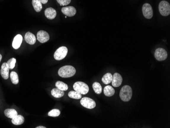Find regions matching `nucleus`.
<instances>
[{
  "label": "nucleus",
  "mask_w": 170,
  "mask_h": 128,
  "mask_svg": "<svg viewBox=\"0 0 170 128\" xmlns=\"http://www.w3.org/2000/svg\"><path fill=\"white\" fill-rule=\"evenodd\" d=\"M122 81H123L122 77L119 73L116 72L113 76L112 83L113 86L115 87L120 86V85H121Z\"/></svg>",
  "instance_id": "nucleus-11"
},
{
  "label": "nucleus",
  "mask_w": 170,
  "mask_h": 128,
  "mask_svg": "<svg viewBox=\"0 0 170 128\" xmlns=\"http://www.w3.org/2000/svg\"><path fill=\"white\" fill-rule=\"evenodd\" d=\"M57 2L61 6H66L70 4L71 0H57Z\"/></svg>",
  "instance_id": "nucleus-28"
},
{
  "label": "nucleus",
  "mask_w": 170,
  "mask_h": 128,
  "mask_svg": "<svg viewBox=\"0 0 170 128\" xmlns=\"http://www.w3.org/2000/svg\"><path fill=\"white\" fill-rule=\"evenodd\" d=\"M154 56L156 59L161 61L166 59L168 57V54L166 50L163 48H158L154 53Z\"/></svg>",
  "instance_id": "nucleus-7"
},
{
  "label": "nucleus",
  "mask_w": 170,
  "mask_h": 128,
  "mask_svg": "<svg viewBox=\"0 0 170 128\" xmlns=\"http://www.w3.org/2000/svg\"><path fill=\"white\" fill-rule=\"evenodd\" d=\"M68 53V49L64 46L57 49L54 54V58L57 60H61L65 58Z\"/></svg>",
  "instance_id": "nucleus-5"
},
{
  "label": "nucleus",
  "mask_w": 170,
  "mask_h": 128,
  "mask_svg": "<svg viewBox=\"0 0 170 128\" xmlns=\"http://www.w3.org/2000/svg\"><path fill=\"white\" fill-rule=\"evenodd\" d=\"M51 94L54 97L56 98H60L64 95V92L63 90H60L58 88H55L52 90Z\"/></svg>",
  "instance_id": "nucleus-19"
},
{
  "label": "nucleus",
  "mask_w": 170,
  "mask_h": 128,
  "mask_svg": "<svg viewBox=\"0 0 170 128\" xmlns=\"http://www.w3.org/2000/svg\"><path fill=\"white\" fill-rule=\"evenodd\" d=\"M81 104L85 108L89 109H92L96 106V103L95 102L89 97H83L81 100Z\"/></svg>",
  "instance_id": "nucleus-6"
},
{
  "label": "nucleus",
  "mask_w": 170,
  "mask_h": 128,
  "mask_svg": "<svg viewBox=\"0 0 170 128\" xmlns=\"http://www.w3.org/2000/svg\"><path fill=\"white\" fill-rule=\"evenodd\" d=\"M39 1L41 2L42 4H45L46 3H47V2H48V0H39Z\"/></svg>",
  "instance_id": "nucleus-29"
},
{
  "label": "nucleus",
  "mask_w": 170,
  "mask_h": 128,
  "mask_svg": "<svg viewBox=\"0 0 170 128\" xmlns=\"http://www.w3.org/2000/svg\"><path fill=\"white\" fill-rule=\"evenodd\" d=\"M76 70L74 67L71 65H65L61 67L58 70V75L62 78H69L74 76Z\"/></svg>",
  "instance_id": "nucleus-1"
},
{
  "label": "nucleus",
  "mask_w": 170,
  "mask_h": 128,
  "mask_svg": "<svg viewBox=\"0 0 170 128\" xmlns=\"http://www.w3.org/2000/svg\"><path fill=\"white\" fill-rule=\"evenodd\" d=\"M16 60L15 58H11L10 59H9L6 63L7 64L8 67L9 69H12L15 67V63H16Z\"/></svg>",
  "instance_id": "nucleus-27"
},
{
  "label": "nucleus",
  "mask_w": 170,
  "mask_h": 128,
  "mask_svg": "<svg viewBox=\"0 0 170 128\" xmlns=\"http://www.w3.org/2000/svg\"><path fill=\"white\" fill-rule=\"evenodd\" d=\"M159 12L163 16H168L170 14V5L166 1H162L158 6Z\"/></svg>",
  "instance_id": "nucleus-4"
},
{
  "label": "nucleus",
  "mask_w": 170,
  "mask_h": 128,
  "mask_svg": "<svg viewBox=\"0 0 170 128\" xmlns=\"http://www.w3.org/2000/svg\"><path fill=\"white\" fill-rule=\"evenodd\" d=\"M23 37L20 34L17 35L15 36L12 42V47L15 49H18L22 43Z\"/></svg>",
  "instance_id": "nucleus-15"
},
{
  "label": "nucleus",
  "mask_w": 170,
  "mask_h": 128,
  "mask_svg": "<svg viewBox=\"0 0 170 128\" xmlns=\"http://www.w3.org/2000/svg\"><path fill=\"white\" fill-rule=\"evenodd\" d=\"M93 89L95 92L98 94H101L102 91V88L100 84L98 82H94L92 85Z\"/></svg>",
  "instance_id": "nucleus-22"
},
{
  "label": "nucleus",
  "mask_w": 170,
  "mask_h": 128,
  "mask_svg": "<svg viewBox=\"0 0 170 128\" xmlns=\"http://www.w3.org/2000/svg\"><path fill=\"white\" fill-rule=\"evenodd\" d=\"M9 69L6 62H4L1 67V74L3 78L4 79L7 80L9 77Z\"/></svg>",
  "instance_id": "nucleus-13"
},
{
  "label": "nucleus",
  "mask_w": 170,
  "mask_h": 128,
  "mask_svg": "<svg viewBox=\"0 0 170 128\" xmlns=\"http://www.w3.org/2000/svg\"><path fill=\"white\" fill-rule=\"evenodd\" d=\"M4 114H5L6 116H7L10 118H11V119L14 118L16 116H17V112L16 110L13 109H6L4 111Z\"/></svg>",
  "instance_id": "nucleus-17"
},
{
  "label": "nucleus",
  "mask_w": 170,
  "mask_h": 128,
  "mask_svg": "<svg viewBox=\"0 0 170 128\" xmlns=\"http://www.w3.org/2000/svg\"><path fill=\"white\" fill-rule=\"evenodd\" d=\"M36 128H46V127H44V126H38V127H36Z\"/></svg>",
  "instance_id": "nucleus-30"
},
{
  "label": "nucleus",
  "mask_w": 170,
  "mask_h": 128,
  "mask_svg": "<svg viewBox=\"0 0 170 128\" xmlns=\"http://www.w3.org/2000/svg\"><path fill=\"white\" fill-rule=\"evenodd\" d=\"M25 42L31 45L35 44L36 41V38L34 35L29 32L25 34Z\"/></svg>",
  "instance_id": "nucleus-14"
},
{
  "label": "nucleus",
  "mask_w": 170,
  "mask_h": 128,
  "mask_svg": "<svg viewBox=\"0 0 170 128\" xmlns=\"http://www.w3.org/2000/svg\"><path fill=\"white\" fill-rule=\"evenodd\" d=\"M37 38L41 43H44L49 39V35L46 31L41 30L37 33Z\"/></svg>",
  "instance_id": "nucleus-9"
},
{
  "label": "nucleus",
  "mask_w": 170,
  "mask_h": 128,
  "mask_svg": "<svg viewBox=\"0 0 170 128\" xmlns=\"http://www.w3.org/2000/svg\"><path fill=\"white\" fill-rule=\"evenodd\" d=\"M132 90L131 87L125 85L122 88L120 92V97L124 102H129L132 97Z\"/></svg>",
  "instance_id": "nucleus-2"
},
{
  "label": "nucleus",
  "mask_w": 170,
  "mask_h": 128,
  "mask_svg": "<svg viewBox=\"0 0 170 128\" xmlns=\"http://www.w3.org/2000/svg\"><path fill=\"white\" fill-rule=\"evenodd\" d=\"M32 3L33 6L35 11L37 12H39L41 10L42 8L41 2L39 1V0H32Z\"/></svg>",
  "instance_id": "nucleus-20"
},
{
  "label": "nucleus",
  "mask_w": 170,
  "mask_h": 128,
  "mask_svg": "<svg viewBox=\"0 0 170 128\" xmlns=\"http://www.w3.org/2000/svg\"><path fill=\"white\" fill-rule=\"evenodd\" d=\"M44 14L45 16L49 20H53L56 16V10L53 8H48L45 9Z\"/></svg>",
  "instance_id": "nucleus-12"
},
{
  "label": "nucleus",
  "mask_w": 170,
  "mask_h": 128,
  "mask_svg": "<svg viewBox=\"0 0 170 128\" xmlns=\"http://www.w3.org/2000/svg\"><path fill=\"white\" fill-rule=\"evenodd\" d=\"M103 92H104V94L105 96L110 97H112L114 95L115 92V91L112 86L108 85L104 88Z\"/></svg>",
  "instance_id": "nucleus-16"
},
{
  "label": "nucleus",
  "mask_w": 170,
  "mask_h": 128,
  "mask_svg": "<svg viewBox=\"0 0 170 128\" xmlns=\"http://www.w3.org/2000/svg\"><path fill=\"white\" fill-rule=\"evenodd\" d=\"M68 97L73 99H81V94L76 91H71L68 93Z\"/></svg>",
  "instance_id": "nucleus-24"
},
{
  "label": "nucleus",
  "mask_w": 170,
  "mask_h": 128,
  "mask_svg": "<svg viewBox=\"0 0 170 128\" xmlns=\"http://www.w3.org/2000/svg\"><path fill=\"white\" fill-rule=\"evenodd\" d=\"M56 86L57 87V88L63 91H66L68 89V86L66 84H65L63 82L59 81L57 82L56 83Z\"/></svg>",
  "instance_id": "nucleus-23"
},
{
  "label": "nucleus",
  "mask_w": 170,
  "mask_h": 128,
  "mask_svg": "<svg viewBox=\"0 0 170 128\" xmlns=\"http://www.w3.org/2000/svg\"><path fill=\"white\" fill-rule=\"evenodd\" d=\"M10 79H11V82L14 84H17L19 82L18 79V76L17 74L15 72H12L10 74Z\"/></svg>",
  "instance_id": "nucleus-25"
},
{
  "label": "nucleus",
  "mask_w": 170,
  "mask_h": 128,
  "mask_svg": "<svg viewBox=\"0 0 170 128\" xmlns=\"http://www.w3.org/2000/svg\"><path fill=\"white\" fill-rule=\"evenodd\" d=\"M2 56L0 54V62L1 61V60H2Z\"/></svg>",
  "instance_id": "nucleus-31"
},
{
  "label": "nucleus",
  "mask_w": 170,
  "mask_h": 128,
  "mask_svg": "<svg viewBox=\"0 0 170 128\" xmlns=\"http://www.w3.org/2000/svg\"><path fill=\"white\" fill-rule=\"evenodd\" d=\"M113 75L110 73H107L102 78V81L105 84H109L112 81Z\"/></svg>",
  "instance_id": "nucleus-21"
},
{
  "label": "nucleus",
  "mask_w": 170,
  "mask_h": 128,
  "mask_svg": "<svg viewBox=\"0 0 170 128\" xmlns=\"http://www.w3.org/2000/svg\"><path fill=\"white\" fill-rule=\"evenodd\" d=\"M143 14L145 18L150 19L152 18L153 15V11L152 6L148 3L144 4L142 7Z\"/></svg>",
  "instance_id": "nucleus-8"
},
{
  "label": "nucleus",
  "mask_w": 170,
  "mask_h": 128,
  "mask_svg": "<svg viewBox=\"0 0 170 128\" xmlns=\"http://www.w3.org/2000/svg\"><path fill=\"white\" fill-rule=\"evenodd\" d=\"M60 111L57 109H54L53 110H52L49 112L48 116L52 117H57L60 116Z\"/></svg>",
  "instance_id": "nucleus-26"
},
{
  "label": "nucleus",
  "mask_w": 170,
  "mask_h": 128,
  "mask_svg": "<svg viewBox=\"0 0 170 128\" xmlns=\"http://www.w3.org/2000/svg\"><path fill=\"white\" fill-rule=\"evenodd\" d=\"M25 118L22 116L17 115L12 118V123L15 125H20L24 123Z\"/></svg>",
  "instance_id": "nucleus-18"
},
{
  "label": "nucleus",
  "mask_w": 170,
  "mask_h": 128,
  "mask_svg": "<svg viewBox=\"0 0 170 128\" xmlns=\"http://www.w3.org/2000/svg\"><path fill=\"white\" fill-rule=\"evenodd\" d=\"M75 91L81 94H86L89 92V88L87 84L83 82H76L73 85Z\"/></svg>",
  "instance_id": "nucleus-3"
},
{
  "label": "nucleus",
  "mask_w": 170,
  "mask_h": 128,
  "mask_svg": "<svg viewBox=\"0 0 170 128\" xmlns=\"http://www.w3.org/2000/svg\"><path fill=\"white\" fill-rule=\"evenodd\" d=\"M62 12L66 16L72 17L76 14V9L73 6H67L62 8Z\"/></svg>",
  "instance_id": "nucleus-10"
}]
</instances>
